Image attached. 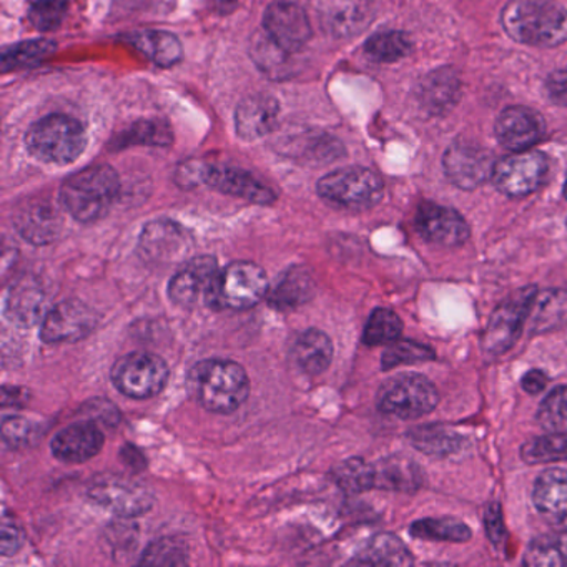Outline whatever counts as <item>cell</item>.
Masks as SVG:
<instances>
[{"label":"cell","mask_w":567,"mask_h":567,"mask_svg":"<svg viewBox=\"0 0 567 567\" xmlns=\"http://www.w3.org/2000/svg\"><path fill=\"white\" fill-rule=\"evenodd\" d=\"M188 393L207 411L230 414L247 401L250 378L241 364L224 358H210L192 368Z\"/></svg>","instance_id":"1"},{"label":"cell","mask_w":567,"mask_h":567,"mask_svg":"<svg viewBox=\"0 0 567 567\" xmlns=\"http://www.w3.org/2000/svg\"><path fill=\"white\" fill-rule=\"evenodd\" d=\"M121 192L117 172L111 165H92L71 175L59 192V204L81 224H94L111 212Z\"/></svg>","instance_id":"2"},{"label":"cell","mask_w":567,"mask_h":567,"mask_svg":"<svg viewBox=\"0 0 567 567\" xmlns=\"http://www.w3.org/2000/svg\"><path fill=\"white\" fill-rule=\"evenodd\" d=\"M503 25L519 44L556 48L567 41V12L554 0H511Z\"/></svg>","instance_id":"3"},{"label":"cell","mask_w":567,"mask_h":567,"mask_svg":"<svg viewBox=\"0 0 567 567\" xmlns=\"http://www.w3.org/2000/svg\"><path fill=\"white\" fill-rule=\"evenodd\" d=\"M25 147L44 164H74L87 147V132L78 118L52 114L31 125L25 134Z\"/></svg>","instance_id":"4"},{"label":"cell","mask_w":567,"mask_h":567,"mask_svg":"<svg viewBox=\"0 0 567 567\" xmlns=\"http://www.w3.org/2000/svg\"><path fill=\"white\" fill-rule=\"evenodd\" d=\"M383 181L364 167H343L320 178L317 192L324 202L348 210H367L383 198Z\"/></svg>","instance_id":"5"},{"label":"cell","mask_w":567,"mask_h":567,"mask_svg":"<svg viewBox=\"0 0 567 567\" xmlns=\"http://www.w3.org/2000/svg\"><path fill=\"white\" fill-rule=\"evenodd\" d=\"M377 403L380 411L391 416L417 420L437 406L440 393L423 374L403 373L381 384Z\"/></svg>","instance_id":"6"},{"label":"cell","mask_w":567,"mask_h":567,"mask_svg":"<svg viewBox=\"0 0 567 567\" xmlns=\"http://www.w3.org/2000/svg\"><path fill=\"white\" fill-rule=\"evenodd\" d=\"M171 370L164 358L147 351L125 354L112 368L114 386L134 400H147L164 391Z\"/></svg>","instance_id":"7"},{"label":"cell","mask_w":567,"mask_h":567,"mask_svg":"<svg viewBox=\"0 0 567 567\" xmlns=\"http://www.w3.org/2000/svg\"><path fill=\"white\" fill-rule=\"evenodd\" d=\"M92 503L124 517L142 516L154 507L151 487L122 474L99 476L89 487Z\"/></svg>","instance_id":"8"},{"label":"cell","mask_w":567,"mask_h":567,"mask_svg":"<svg viewBox=\"0 0 567 567\" xmlns=\"http://www.w3.org/2000/svg\"><path fill=\"white\" fill-rule=\"evenodd\" d=\"M220 274L214 257L205 255V257L194 258L172 278L168 285V297L182 308H194L204 301L208 308L218 311L220 310L218 308Z\"/></svg>","instance_id":"9"},{"label":"cell","mask_w":567,"mask_h":567,"mask_svg":"<svg viewBox=\"0 0 567 567\" xmlns=\"http://www.w3.org/2000/svg\"><path fill=\"white\" fill-rule=\"evenodd\" d=\"M267 274L254 261H234L220 274L218 305L220 310H250L268 297Z\"/></svg>","instance_id":"10"},{"label":"cell","mask_w":567,"mask_h":567,"mask_svg":"<svg viewBox=\"0 0 567 567\" xmlns=\"http://www.w3.org/2000/svg\"><path fill=\"white\" fill-rule=\"evenodd\" d=\"M549 164L540 152L523 151L496 162L493 184L507 197H527L546 181Z\"/></svg>","instance_id":"11"},{"label":"cell","mask_w":567,"mask_h":567,"mask_svg":"<svg viewBox=\"0 0 567 567\" xmlns=\"http://www.w3.org/2000/svg\"><path fill=\"white\" fill-rule=\"evenodd\" d=\"M536 288H520L511 295L491 315L483 334V350L489 354H504L514 347L526 327L527 310Z\"/></svg>","instance_id":"12"},{"label":"cell","mask_w":567,"mask_h":567,"mask_svg":"<svg viewBox=\"0 0 567 567\" xmlns=\"http://www.w3.org/2000/svg\"><path fill=\"white\" fill-rule=\"evenodd\" d=\"M264 29L265 34L288 54H297L313 38V28L305 9L288 0H278L268 6Z\"/></svg>","instance_id":"13"},{"label":"cell","mask_w":567,"mask_h":567,"mask_svg":"<svg viewBox=\"0 0 567 567\" xmlns=\"http://www.w3.org/2000/svg\"><path fill=\"white\" fill-rule=\"evenodd\" d=\"M97 315L84 301L65 300L48 311L41 338L49 344L75 343L94 333Z\"/></svg>","instance_id":"14"},{"label":"cell","mask_w":567,"mask_h":567,"mask_svg":"<svg viewBox=\"0 0 567 567\" xmlns=\"http://www.w3.org/2000/svg\"><path fill=\"white\" fill-rule=\"evenodd\" d=\"M443 165L447 178L456 187L463 188V190H473L483 185L487 178L493 177L496 162H494L493 155L480 145L456 142L444 154Z\"/></svg>","instance_id":"15"},{"label":"cell","mask_w":567,"mask_h":567,"mask_svg":"<svg viewBox=\"0 0 567 567\" xmlns=\"http://www.w3.org/2000/svg\"><path fill=\"white\" fill-rule=\"evenodd\" d=\"M202 184L250 204L271 205L277 202V194L260 178L250 172L228 165H204Z\"/></svg>","instance_id":"16"},{"label":"cell","mask_w":567,"mask_h":567,"mask_svg":"<svg viewBox=\"0 0 567 567\" xmlns=\"http://www.w3.org/2000/svg\"><path fill=\"white\" fill-rule=\"evenodd\" d=\"M417 234L437 247H460L470 238V225L453 208L436 204L420 205L416 212Z\"/></svg>","instance_id":"17"},{"label":"cell","mask_w":567,"mask_h":567,"mask_svg":"<svg viewBox=\"0 0 567 567\" xmlns=\"http://www.w3.org/2000/svg\"><path fill=\"white\" fill-rule=\"evenodd\" d=\"M190 244V235L177 221L154 220L142 230L138 254L148 264H171L187 254Z\"/></svg>","instance_id":"18"},{"label":"cell","mask_w":567,"mask_h":567,"mask_svg":"<svg viewBox=\"0 0 567 567\" xmlns=\"http://www.w3.org/2000/svg\"><path fill=\"white\" fill-rule=\"evenodd\" d=\"M318 16L328 35L350 39L371 24L374 11L370 0H320Z\"/></svg>","instance_id":"19"},{"label":"cell","mask_w":567,"mask_h":567,"mask_svg":"<svg viewBox=\"0 0 567 567\" xmlns=\"http://www.w3.org/2000/svg\"><path fill=\"white\" fill-rule=\"evenodd\" d=\"M14 227L29 244H54L62 231L61 212L52 202L35 198L18 208L14 215Z\"/></svg>","instance_id":"20"},{"label":"cell","mask_w":567,"mask_h":567,"mask_svg":"<svg viewBox=\"0 0 567 567\" xmlns=\"http://www.w3.org/2000/svg\"><path fill=\"white\" fill-rule=\"evenodd\" d=\"M543 117L533 109L509 107L496 122V137L511 152L529 151L544 135Z\"/></svg>","instance_id":"21"},{"label":"cell","mask_w":567,"mask_h":567,"mask_svg":"<svg viewBox=\"0 0 567 567\" xmlns=\"http://www.w3.org/2000/svg\"><path fill=\"white\" fill-rule=\"evenodd\" d=\"M104 433L94 423H75L52 440V454L62 463L79 464L92 460L104 447Z\"/></svg>","instance_id":"22"},{"label":"cell","mask_w":567,"mask_h":567,"mask_svg":"<svg viewBox=\"0 0 567 567\" xmlns=\"http://www.w3.org/2000/svg\"><path fill=\"white\" fill-rule=\"evenodd\" d=\"M280 115V104L271 95H248L235 111V131L238 137L251 142L275 131Z\"/></svg>","instance_id":"23"},{"label":"cell","mask_w":567,"mask_h":567,"mask_svg":"<svg viewBox=\"0 0 567 567\" xmlns=\"http://www.w3.org/2000/svg\"><path fill=\"white\" fill-rule=\"evenodd\" d=\"M533 503L553 526H567V471H544L534 484Z\"/></svg>","instance_id":"24"},{"label":"cell","mask_w":567,"mask_h":567,"mask_svg":"<svg viewBox=\"0 0 567 567\" xmlns=\"http://www.w3.org/2000/svg\"><path fill=\"white\" fill-rule=\"evenodd\" d=\"M560 328H567V290H536L527 310L524 330L530 334H543Z\"/></svg>","instance_id":"25"},{"label":"cell","mask_w":567,"mask_h":567,"mask_svg":"<svg viewBox=\"0 0 567 567\" xmlns=\"http://www.w3.org/2000/svg\"><path fill=\"white\" fill-rule=\"evenodd\" d=\"M313 295V275L303 265H295L281 275L274 288H270L267 301L274 310L290 313L307 305Z\"/></svg>","instance_id":"26"},{"label":"cell","mask_w":567,"mask_h":567,"mask_svg":"<svg viewBox=\"0 0 567 567\" xmlns=\"http://www.w3.org/2000/svg\"><path fill=\"white\" fill-rule=\"evenodd\" d=\"M334 348L330 337L318 328L298 334L291 348V358L310 377L324 373L333 361Z\"/></svg>","instance_id":"27"},{"label":"cell","mask_w":567,"mask_h":567,"mask_svg":"<svg viewBox=\"0 0 567 567\" xmlns=\"http://www.w3.org/2000/svg\"><path fill=\"white\" fill-rule=\"evenodd\" d=\"M45 295L34 278H22L12 285L6 301V313L12 323L29 328L41 320L44 313Z\"/></svg>","instance_id":"28"},{"label":"cell","mask_w":567,"mask_h":567,"mask_svg":"<svg viewBox=\"0 0 567 567\" xmlns=\"http://www.w3.org/2000/svg\"><path fill=\"white\" fill-rule=\"evenodd\" d=\"M127 42L134 45L148 61L162 69L174 68L184 59V45L177 35L167 31L145 29L127 35Z\"/></svg>","instance_id":"29"},{"label":"cell","mask_w":567,"mask_h":567,"mask_svg":"<svg viewBox=\"0 0 567 567\" xmlns=\"http://www.w3.org/2000/svg\"><path fill=\"white\" fill-rule=\"evenodd\" d=\"M460 92L461 84L456 72L451 69H440L431 72L421 82L420 101L431 114H443L456 104Z\"/></svg>","instance_id":"30"},{"label":"cell","mask_w":567,"mask_h":567,"mask_svg":"<svg viewBox=\"0 0 567 567\" xmlns=\"http://www.w3.org/2000/svg\"><path fill=\"white\" fill-rule=\"evenodd\" d=\"M377 487L414 493L423 484V470L411 457L390 456L374 466Z\"/></svg>","instance_id":"31"},{"label":"cell","mask_w":567,"mask_h":567,"mask_svg":"<svg viewBox=\"0 0 567 567\" xmlns=\"http://www.w3.org/2000/svg\"><path fill=\"white\" fill-rule=\"evenodd\" d=\"M408 440L417 451L433 457L453 456L466 444L463 436L440 424L414 427L408 433Z\"/></svg>","instance_id":"32"},{"label":"cell","mask_w":567,"mask_h":567,"mask_svg":"<svg viewBox=\"0 0 567 567\" xmlns=\"http://www.w3.org/2000/svg\"><path fill=\"white\" fill-rule=\"evenodd\" d=\"M354 564L364 566H411L414 563L408 547L393 534H378L358 554Z\"/></svg>","instance_id":"33"},{"label":"cell","mask_w":567,"mask_h":567,"mask_svg":"<svg viewBox=\"0 0 567 567\" xmlns=\"http://www.w3.org/2000/svg\"><path fill=\"white\" fill-rule=\"evenodd\" d=\"M174 142L171 125L164 121H138L115 138V148H127L131 145H148V147H168Z\"/></svg>","instance_id":"34"},{"label":"cell","mask_w":567,"mask_h":567,"mask_svg":"<svg viewBox=\"0 0 567 567\" xmlns=\"http://www.w3.org/2000/svg\"><path fill=\"white\" fill-rule=\"evenodd\" d=\"M55 44L48 39L21 42V44L8 45L0 54V65L4 72L19 71V69L32 68L39 62L51 58L55 52Z\"/></svg>","instance_id":"35"},{"label":"cell","mask_w":567,"mask_h":567,"mask_svg":"<svg viewBox=\"0 0 567 567\" xmlns=\"http://www.w3.org/2000/svg\"><path fill=\"white\" fill-rule=\"evenodd\" d=\"M334 483L348 494H360L377 487V471L373 464L360 457L343 461L331 471Z\"/></svg>","instance_id":"36"},{"label":"cell","mask_w":567,"mask_h":567,"mask_svg":"<svg viewBox=\"0 0 567 567\" xmlns=\"http://www.w3.org/2000/svg\"><path fill=\"white\" fill-rule=\"evenodd\" d=\"M410 533L411 536L420 539L447 540V543H466L473 536L466 524L453 517H443V519L427 517V519L416 520L411 524Z\"/></svg>","instance_id":"37"},{"label":"cell","mask_w":567,"mask_h":567,"mask_svg":"<svg viewBox=\"0 0 567 567\" xmlns=\"http://www.w3.org/2000/svg\"><path fill=\"white\" fill-rule=\"evenodd\" d=\"M368 58L378 64L401 61L411 52V39L404 32L388 31L368 39L364 45Z\"/></svg>","instance_id":"38"},{"label":"cell","mask_w":567,"mask_h":567,"mask_svg":"<svg viewBox=\"0 0 567 567\" xmlns=\"http://www.w3.org/2000/svg\"><path fill=\"white\" fill-rule=\"evenodd\" d=\"M403 333V323L394 311L377 308L368 318L363 331V343L368 347L393 343Z\"/></svg>","instance_id":"39"},{"label":"cell","mask_w":567,"mask_h":567,"mask_svg":"<svg viewBox=\"0 0 567 567\" xmlns=\"http://www.w3.org/2000/svg\"><path fill=\"white\" fill-rule=\"evenodd\" d=\"M520 457L527 464L567 460V433H549L546 436L533 437L520 447Z\"/></svg>","instance_id":"40"},{"label":"cell","mask_w":567,"mask_h":567,"mask_svg":"<svg viewBox=\"0 0 567 567\" xmlns=\"http://www.w3.org/2000/svg\"><path fill=\"white\" fill-rule=\"evenodd\" d=\"M524 564L529 567L567 566V547L556 537H536L527 546Z\"/></svg>","instance_id":"41"},{"label":"cell","mask_w":567,"mask_h":567,"mask_svg":"<svg viewBox=\"0 0 567 567\" xmlns=\"http://www.w3.org/2000/svg\"><path fill=\"white\" fill-rule=\"evenodd\" d=\"M537 421L547 433H567V386H557L544 398Z\"/></svg>","instance_id":"42"},{"label":"cell","mask_w":567,"mask_h":567,"mask_svg":"<svg viewBox=\"0 0 567 567\" xmlns=\"http://www.w3.org/2000/svg\"><path fill=\"white\" fill-rule=\"evenodd\" d=\"M434 360V351L416 341H393L381 358L383 370Z\"/></svg>","instance_id":"43"},{"label":"cell","mask_w":567,"mask_h":567,"mask_svg":"<svg viewBox=\"0 0 567 567\" xmlns=\"http://www.w3.org/2000/svg\"><path fill=\"white\" fill-rule=\"evenodd\" d=\"M187 563V546L172 537L155 540L141 557V564H147V566H184Z\"/></svg>","instance_id":"44"},{"label":"cell","mask_w":567,"mask_h":567,"mask_svg":"<svg viewBox=\"0 0 567 567\" xmlns=\"http://www.w3.org/2000/svg\"><path fill=\"white\" fill-rule=\"evenodd\" d=\"M68 8L69 0H34L29 8L28 19L38 31H55L64 22Z\"/></svg>","instance_id":"45"},{"label":"cell","mask_w":567,"mask_h":567,"mask_svg":"<svg viewBox=\"0 0 567 567\" xmlns=\"http://www.w3.org/2000/svg\"><path fill=\"white\" fill-rule=\"evenodd\" d=\"M41 436V426L24 416H8L2 423V437L8 446L28 447Z\"/></svg>","instance_id":"46"},{"label":"cell","mask_w":567,"mask_h":567,"mask_svg":"<svg viewBox=\"0 0 567 567\" xmlns=\"http://www.w3.org/2000/svg\"><path fill=\"white\" fill-rule=\"evenodd\" d=\"M290 55L284 49L278 48L267 34H265L264 39H257L254 48H251V59L268 75H280V72L285 71L284 68L287 65Z\"/></svg>","instance_id":"47"},{"label":"cell","mask_w":567,"mask_h":567,"mask_svg":"<svg viewBox=\"0 0 567 567\" xmlns=\"http://www.w3.org/2000/svg\"><path fill=\"white\" fill-rule=\"evenodd\" d=\"M22 543H24V534H22L21 526L16 523L14 517L4 514L2 519V554L4 556H12L21 549Z\"/></svg>","instance_id":"48"},{"label":"cell","mask_w":567,"mask_h":567,"mask_svg":"<svg viewBox=\"0 0 567 567\" xmlns=\"http://www.w3.org/2000/svg\"><path fill=\"white\" fill-rule=\"evenodd\" d=\"M484 526H486L487 536H489V539L493 540L496 546L497 544L503 543L506 530H504L501 504H489V507L486 509V516H484Z\"/></svg>","instance_id":"49"},{"label":"cell","mask_w":567,"mask_h":567,"mask_svg":"<svg viewBox=\"0 0 567 567\" xmlns=\"http://www.w3.org/2000/svg\"><path fill=\"white\" fill-rule=\"evenodd\" d=\"M547 95L554 104L567 107V71H557L546 82Z\"/></svg>","instance_id":"50"},{"label":"cell","mask_w":567,"mask_h":567,"mask_svg":"<svg viewBox=\"0 0 567 567\" xmlns=\"http://www.w3.org/2000/svg\"><path fill=\"white\" fill-rule=\"evenodd\" d=\"M549 380H547L546 374L540 370H530L527 371L523 377V381H520V386L526 393L529 394H539L543 393L544 388L547 386Z\"/></svg>","instance_id":"51"},{"label":"cell","mask_w":567,"mask_h":567,"mask_svg":"<svg viewBox=\"0 0 567 567\" xmlns=\"http://www.w3.org/2000/svg\"><path fill=\"white\" fill-rule=\"evenodd\" d=\"M204 2L210 11L221 16L230 14L240 4V0H204Z\"/></svg>","instance_id":"52"},{"label":"cell","mask_w":567,"mask_h":567,"mask_svg":"<svg viewBox=\"0 0 567 567\" xmlns=\"http://www.w3.org/2000/svg\"><path fill=\"white\" fill-rule=\"evenodd\" d=\"M564 197L567 198V181H566V185H564Z\"/></svg>","instance_id":"53"}]
</instances>
